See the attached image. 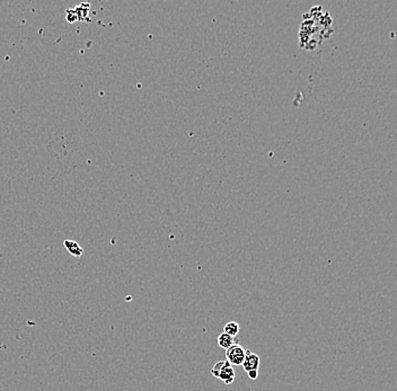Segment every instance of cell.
Instances as JSON below:
<instances>
[{
  "label": "cell",
  "mask_w": 397,
  "mask_h": 391,
  "mask_svg": "<svg viewBox=\"0 0 397 391\" xmlns=\"http://www.w3.org/2000/svg\"><path fill=\"white\" fill-rule=\"evenodd\" d=\"M239 330H241V327H239L238 322H229L224 326V333L228 334L234 339H235V336L238 335Z\"/></svg>",
  "instance_id": "cell-7"
},
{
  "label": "cell",
  "mask_w": 397,
  "mask_h": 391,
  "mask_svg": "<svg viewBox=\"0 0 397 391\" xmlns=\"http://www.w3.org/2000/svg\"><path fill=\"white\" fill-rule=\"evenodd\" d=\"M217 343H218V345H219L221 349H224V350H228L229 347L233 346V345L235 344V339L231 337V336L228 335V334L222 332V333L218 336Z\"/></svg>",
  "instance_id": "cell-5"
},
{
  "label": "cell",
  "mask_w": 397,
  "mask_h": 391,
  "mask_svg": "<svg viewBox=\"0 0 397 391\" xmlns=\"http://www.w3.org/2000/svg\"><path fill=\"white\" fill-rule=\"evenodd\" d=\"M89 7H91L89 4L83 3L77 6L76 8H74L75 9L76 14H77L78 21H86L88 18Z\"/></svg>",
  "instance_id": "cell-6"
},
{
  "label": "cell",
  "mask_w": 397,
  "mask_h": 391,
  "mask_svg": "<svg viewBox=\"0 0 397 391\" xmlns=\"http://www.w3.org/2000/svg\"><path fill=\"white\" fill-rule=\"evenodd\" d=\"M224 366V361H220V362H217L214 364V368L212 369V375L214 378L219 377L220 370H221V366Z\"/></svg>",
  "instance_id": "cell-8"
},
{
  "label": "cell",
  "mask_w": 397,
  "mask_h": 391,
  "mask_svg": "<svg viewBox=\"0 0 397 391\" xmlns=\"http://www.w3.org/2000/svg\"><path fill=\"white\" fill-rule=\"evenodd\" d=\"M248 375L251 380H256L258 378V370H252V371H248Z\"/></svg>",
  "instance_id": "cell-10"
},
{
  "label": "cell",
  "mask_w": 397,
  "mask_h": 391,
  "mask_svg": "<svg viewBox=\"0 0 397 391\" xmlns=\"http://www.w3.org/2000/svg\"><path fill=\"white\" fill-rule=\"evenodd\" d=\"M235 378H236V373H235L234 366L228 361H224V366H221L218 379H220L222 383L229 386L235 381Z\"/></svg>",
  "instance_id": "cell-2"
},
{
  "label": "cell",
  "mask_w": 397,
  "mask_h": 391,
  "mask_svg": "<svg viewBox=\"0 0 397 391\" xmlns=\"http://www.w3.org/2000/svg\"><path fill=\"white\" fill-rule=\"evenodd\" d=\"M245 351L246 350H244V347L235 343L233 346L226 350V358L233 366H242L245 358Z\"/></svg>",
  "instance_id": "cell-1"
},
{
  "label": "cell",
  "mask_w": 397,
  "mask_h": 391,
  "mask_svg": "<svg viewBox=\"0 0 397 391\" xmlns=\"http://www.w3.org/2000/svg\"><path fill=\"white\" fill-rule=\"evenodd\" d=\"M260 356L255 353H253L251 350L245 351V358L242 366L245 371H252V370H258L260 368Z\"/></svg>",
  "instance_id": "cell-3"
},
{
  "label": "cell",
  "mask_w": 397,
  "mask_h": 391,
  "mask_svg": "<svg viewBox=\"0 0 397 391\" xmlns=\"http://www.w3.org/2000/svg\"><path fill=\"white\" fill-rule=\"evenodd\" d=\"M64 247L69 252L70 255L74 256V257H81L84 254L83 247L81 245L78 244L75 240H64Z\"/></svg>",
  "instance_id": "cell-4"
},
{
  "label": "cell",
  "mask_w": 397,
  "mask_h": 391,
  "mask_svg": "<svg viewBox=\"0 0 397 391\" xmlns=\"http://www.w3.org/2000/svg\"><path fill=\"white\" fill-rule=\"evenodd\" d=\"M67 21L69 23H75L78 21L77 14H76L75 9H67Z\"/></svg>",
  "instance_id": "cell-9"
}]
</instances>
